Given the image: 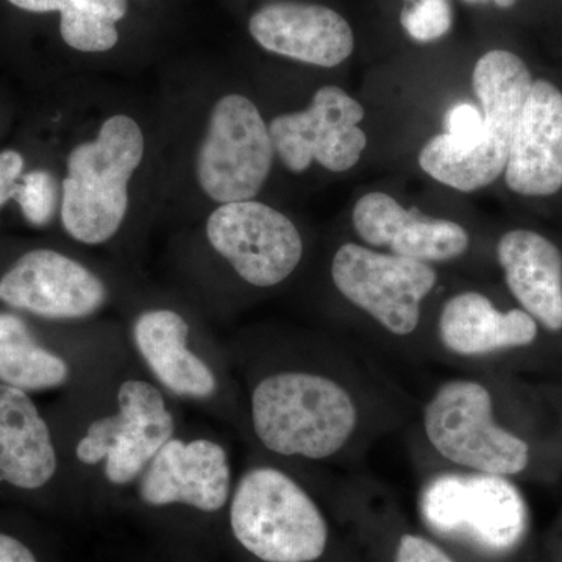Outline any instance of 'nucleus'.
Listing matches in <instances>:
<instances>
[{
    "label": "nucleus",
    "mask_w": 562,
    "mask_h": 562,
    "mask_svg": "<svg viewBox=\"0 0 562 562\" xmlns=\"http://www.w3.org/2000/svg\"><path fill=\"white\" fill-rule=\"evenodd\" d=\"M351 222L364 246L435 268L460 260L471 249V236L458 222L403 209L384 192L362 195Z\"/></svg>",
    "instance_id": "14"
},
{
    "label": "nucleus",
    "mask_w": 562,
    "mask_h": 562,
    "mask_svg": "<svg viewBox=\"0 0 562 562\" xmlns=\"http://www.w3.org/2000/svg\"><path fill=\"white\" fill-rule=\"evenodd\" d=\"M405 413L401 390L351 349L266 369L249 394L251 432L280 460H353Z\"/></svg>",
    "instance_id": "1"
},
{
    "label": "nucleus",
    "mask_w": 562,
    "mask_h": 562,
    "mask_svg": "<svg viewBox=\"0 0 562 562\" xmlns=\"http://www.w3.org/2000/svg\"><path fill=\"white\" fill-rule=\"evenodd\" d=\"M138 492L151 508L183 505L202 513L221 512L233 494L227 450L211 439L172 438L139 476Z\"/></svg>",
    "instance_id": "13"
},
{
    "label": "nucleus",
    "mask_w": 562,
    "mask_h": 562,
    "mask_svg": "<svg viewBox=\"0 0 562 562\" xmlns=\"http://www.w3.org/2000/svg\"><path fill=\"white\" fill-rule=\"evenodd\" d=\"M539 330L522 308L502 310L484 292L464 290L442 302L427 335V355L462 372H486L506 355L531 347Z\"/></svg>",
    "instance_id": "9"
},
{
    "label": "nucleus",
    "mask_w": 562,
    "mask_h": 562,
    "mask_svg": "<svg viewBox=\"0 0 562 562\" xmlns=\"http://www.w3.org/2000/svg\"><path fill=\"white\" fill-rule=\"evenodd\" d=\"M273 144L260 110L243 94L214 103L195 155V177L211 201H254L271 173Z\"/></svg>",
    "instance_id": "7"
},
{
    "label": "nucleus",
    "mask_w": 562,
    "mask_h": 562,
    "mask_svg": "<svg viewBox=\"0 0 562 562\" xmlns=\"http://www.w3.org/2000/svg\"><path fill=\"white\" fill-rule=\"evenodd\" d=\"M364 109L342 88L322 87L308 109L280 114L269 124L277 157L291 172H305L314 161L330 172L350 171L368 146L358 127Z\"/></svg>",
    "instance_id": "11"
},
{
    "label": "nucleus",
    "mask_w": 562,
    "mask_h": 562,
    "mask_svg": "<svg viewBox=\"0 0 562 562\" xmlns=\"http://www.w3.org/2000/svg\"><path fill=\"white\" fill-rule=\"evenodd\" d=\"M409 2H416V0H409Z\"/></svg>",
    "instance_id": "31"
},
{
    "label": "nucleus",
    "mask_w": 562,
    "mask_h": 562,
    "mask_svg": "<svg viewBox=\"0 0 562 562\" xmlns=\"http://www.w3.org/2000/svg\"><path fill=\"white\" fill-rule=\"evenodd\" d=\"M516 2L517 0H494L495 5L501 7V9H512Z\"/></svg>",
    "instance_id": "29"
},
{
    "label": "nucleus",
    "mask_w": 562,
    "mask_h": 562,
    "mask_svg": "<svg viewBox=\"0 0 562 562\" xmlns=\"http://www.w3.org/2000/svg\"><path fill=\"white\" fill-rule=\"evenodd\" d=\"M465 3H487L490 0H464Z\"/></svg>",
    "instance_id": "30"
},
{
    "label": "nucleus",
    "mask_w": 562,
    "mask_h": 562,
    "mask_svg": "<svg viewBox=\"0 0 562 562\" xmlns=\"http://www.w3.org/2000/svg\"><path fill=\"white\" fill-rule=\"evenodd\" d=\"M132 333L139 357L165 390L194 401L216 395V373L188 346L190 325L181 314L147 310L136 317Z\"/></svg>",
    "instance_id": "18"
},
{
    "label": "nucleus",
    "mask_w": 562,
    "mask_h": 562,
    "mask_svg": "<svg viewBox=\"0 0 562 562\" xmlns=\"http://www.w3.org/2000/svg\"><path fill=\"white\" fill-rule=\"evenodd\" d=\"M249 32L262 49L321 68L341 65L355 47L349 22L316 3H269L250 18Z\"/></svg>",
    "instance_id": "15"
},
{
    "label": "nucleus",
    "mask_w": 562,
    "mask_h": 562,
    "mask_svg": "<svg viewBox=\"0 0 562 562\" xmlns=\"http://www.w3.org/2000/svg\"><path fill=\"white\" fill-rule=\"evenodd\" d=\"M503 173L516 194L543 198L561 190L562 92L550 81H532Z\"/></svg>",
    "instance_id": "16"
},
{
    "label": "nucleus",
    "mask_w": 562,
    "mask_h": 562,
    "mask_svg": "<svg viewBox=\"0 0 562 562\" xmlns=\"http://www.w3.org/2000/svg\"><path fill=\"white\" fill-rule=\"evenodd\" d=\"M401 22L413 40L431 43L452 29V7L449 0H416L402 10Z\"/></svg>",
    "instance_id": "24"
},
{
    "label": "nucleus",
    "mask_w": 562,
    "mask_h": 562,
    "mask_svg": "<svg viewBox=\"0 0 562 562\" xmlns=\"http://www.w3.org/2000/svg\"><path fill=\"white\" fill-rule=\"evenodd\" d=\"M57 181L47 171H32L22 177L14 201L22 216L33 225L49 224L57 209Z\"/></svg>",
    "instance_id": "23"
},
{
    "label": "nucleus",
    "mask_w": 562,
    "mask_h": 562,
    "mask_svg": "<svg viewBox=\"0 0 562 562\" xmlns=\"http://www.w3.org/2000/svg\"><path fill=\"white\" fill-rule=\"evenodd\" d=\"M172 438L176 419L161 391L146 380H125L117 391L116 413L91 422L77 442L76 457L85 465L103 462L109 483L127 486Z\"/></svg>",
    "instance_id": "8"
},
{
    "label": "nucleus",
    "mask_w": 562,
    "mask_h": 562,
    "mask_svg": "<svg viewBox=\"0 0 562 562\" xmlns=\"http://www.w3.org/2000/svg\"><path fill=\"white\" fill-rule=\"evenodd\" d=\"M428 464L486 475H522L532 447L505 419L501 387L487 372H461L436 384L419 412Z\"/></svg>",
    "instance_id": "2"
},
{
    "label": "nucleus",
    "mask_w": 562,
    "mask_h": 562,
    "mask_svg": "<svg viewBox=\"0 0 562 562\" xmlns=\"http://www.w3.org/2000/svg\"><path fill=\"white\" fill-rule=\"evenodd\" d=\"M506 286L539 328L562 331V254L541 233L512 231L497 244Z\"/></svg>",
    "instance_id": "19"
},
{
    "label": "nucleus",
    "mask_w": 562,
    "mask_h": 562,
    "mask_svg": "<svg viewBox=\"0 0 562 562\" xmlns=\"http://www.w3.org/2000/svg\"><path fill=\"white\" fill-rule=\"evenodd\" d=\"M391 562H458L443 550L438 542L417 535L403 531L397 536Z\"/></svg>",
    "instance_id": "26"
},
{
    "label": "nucleus",
    "mask_w": 562,
    "mask_h": 562,
    "mask_svg": "<svg viewBox=\"0 0 562 562\" xmlns=\"http://www.w3.org/2000/svg\"><path fill=\"white\" fill-rule=\"evenodd\" d=\"M106 299L109 290L94 272L52 249L27 251L0 279V302L43 319H85Z\"/></svg>",
    "instance_id": "12"
},
{
    "label": "nucleus",
    "mask_w": 562,
    "mask_h": 562,
    "mask_svg": "<svg viewBox=\"0 0 562 562\" xmlns=\"http://www.w3.org/2000/svg\"><path fill=\"white\" fill-rule=\"evenodd\" d=\"M424 479L420 516L436 535L492 557L527 536V503L512 479L439 464H428Z\"/></svg>",
    "instance_id": "6"
},
{
    "label": "nucleus",
    "mask_w": 562,
    "mask_h": 562,
    "mask_svg": "<svg viewBox=\"0 0 562 562\" xmlns=\"http://www.w3.org/2000/svg\"><path fill=\"white\" fill-rule=\"evenodd\" d=\"M69 375L68 362L36 346L18 317L0 316V383L25 392L46 391L63 386Z\"/></svg>",
    "instance_id": "21"
},
{
    "label": "nucleus",
    "mask_w": 562,
    "mask_h": 562,
    "mask_svg": "<svg viewBox=\"0 0 562 562\" xmlns=\"http://www.w3.org/2000/svg\"><path fill=\"white\" fill-rule=\"evenodd\" d=\"M0 562H38V560L20 539L0 532Z\"/></svg>",
    "instance_id": "28"
},
{
    "label": "nucleus",
    "mask_w": 562,
    "mask_h": 562,
    "mask_svg": "<svg viewBox=\"0 0 562 562\" xmlns=\"http://www.w3.org/2000/svg\"><path fill=\"white\" fill-rule=\"evenodd\" d=\"M60 20L61 38L72 49L99 54L120 41L116 22L92 11L66 10Z\"/></svg>",
    "instance_id": "22"
},
{
    "label": "nucleus",
    "mask_w": 562,
    "mask_h": 562,
    "mask_svg": "<svg viewBox=\"0 0 562 562\" xmlns=\"http://www.w3.org/2000/svg\"><path fill=\"white\" fill-rule=\"evenodd\" d=\"M205 231L214 251L249 286H280L303 260L301 232L266 203H224L210 214Z\"/></svg>",
    "instance_id": "10"
},
{
    "label": "nucleus",
    "mask_w": 562,
    "mask_h": 562,
    "mask_svg": "<svg viewBox=\"0 0 562 562\" xmlns=\"http://www.w3.org/2000/svg\"><path fill=\"white\" fill-rule=\"evenodd\" d=\"M57 450L31 395L0 383V483L36 491L54 479Z\"/></svg>",
    "instance_id": "20"
},
{
    "label": "nucleus",
    "mask_w": 562,
    "mask_h": 562,
    "mask_svg": "<svg viewBox=\"0 0 562 562\" xmlns=\"http://www.w3.org/2000/svg\"><path fill=\"white\" fill-rule=\"evenodd\" d=\"M473 91L482 103L486 143L475 173V191L505 172L517 122L530 95L532 79L522 58L509 50L484 54L472 74Z\"/></svg>",
    "instance_id": "17"
},
{
    "label": "nucleus",
    "mask_w": 562,
    "mask_h": 562,
    "mask_svg": "<svg viewBox=\"0 0 562 562\" xmlns=\"http://www.w3.org/2000/svg\"><path fill=\"white\" fill-rule=\"evenodd\" d=\"M231 528L239 546L261 562H317L330 546L319 503L280 465H251L239 476Z\"/></svg>",
    "instance_id": "4"
},
{
    "label": "nucleus",
    "mask_w": 562,
    "mask_h": 562,
    "mask_svg": "<svg viewBox=\"0 0 562 562\" xmlns=\"http://www.w3.org/2000/svg\"><path fill=\"white\" fill-rule=\"evenodd\" d=\"M18 9L32 13H49V11L81 10L102 14L114 22L127 14V0H9Z\"/></svg>",
    "instance_id": "25"
},
{
    "label": "nucleus",
    "mask_w": 562,
    "mask_h": 562,
    "mask_svg": "<svg viewBox=\"0 0 562 562\" xmlns=\"http://www.w3.org/2000/svg\"><path fill=\"white\" fill-rule=\"evenodd\" d=\"M24 157L20 151L7 149L0 151V209L14 199L18 181L24 172Z\"/></svg>",
    "instance_id": "27"
},
{
    "label": "nucleus",
    "mask_w": 562,
    "mask_h": 562,
    "mask_svg": "<svg viewBox=\"0 0 562 562\" xmlns=\"http://www.w3.org/2000/svg\"><path fill=\"white\" fill-rule=\"evenodd\" d=\"M146 151L138 122L113 114L94 139L77 144L66 160L61 224L74 241L101 246L116 236L128 210V184Z\"/></svg>",
    "instance_id": "3"
},
{
    "label": "nucleus",
    "mask_w": 562,
    "mask_h": 562,
    "mask_svg": "<svg viewBox=\"0 0 562 562\" xmlns=\"http://www.w3.org/2000/svg\"><path fill=\"white\" fill-rule=\"evenodd\" d=\"M330 277L336 292L384 339L401 344L403 353L427 355L425 305L439 284L435 266L346 243L333 255Z\"/></svg>",
    "instance_id": "5"
}]
</instances>
